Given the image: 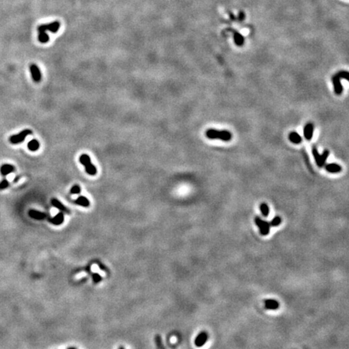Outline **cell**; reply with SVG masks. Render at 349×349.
<instances>
[{"label":"cell","instance_id":"8992f818","mask_svg":"<svg viewBox=\"0 0 349 349\" xmlns=\"http://www.w3.org/2000/svg\"><path fill=\"white\" fill-rule=\"evenodd\" d=\"M208 339H209V336H208V334L205 332H201V333L198 334L197 337H196L195 340H194V343H195V345L197 346V347H203V346L205 345V343H206V342L208 341Z\"/></svg>","mask_w":349,"mask_h":349},{"label":"cell","instance_id":"ac0fdd59","mask_svg":"<svg viewBox=\"0 0 349 349\" xmlns=\"http://www.w3.org/2000/svg\"><path fill=\"white\" fill-rule=\"evenodd\" d=\"M289 139L291 142H293V144H300L302 141V137L297 133V132H291L289 135Z\"/></svg>","mask_w":349,"mask_h":349},{"label":"cell","instance_id":"83f0119b","mask_svg":"<svg viewBox=\"0 0 349 349\" xmlns=\"http://www.w3.org/2000/svg\"><path fill=\"white\" fill-rule=\"evenodd\" d=\"M68 349H76V348H75V347H69Z\"/></svg>","mask_w":349,"mask_h":349},{"label":"cell","instance_id":"9c48e42d","mask_svg":"<svg viewBox=\"0 0 349 349\" xmlns=\"http://www.w3.org/2000/svg\"><path fill=\"white\" fill-rule=\"evenodd\" d=\"M303 133H304V137L306 140H311L313 137V134H314V125L312 123L306 124L304 127Z\"/></svg>","mask_w":349,"mask_h":349},{"label":"cell","instance_id":"484cf974","mask_svg":"<svg viewBox=\"0 0 349 349\" xmlns=\"http://www.w3.org/2000/svg\"><path fill=\"white\" fill-rule=\"evenodd\" d=\"M80 192H81V188H80V186L78 185V184L74 185L71 187V189H70V193L71 194H79Z\"/></svg>","mask_w":349,"mask_h":349},{"label":"cell","instance_id":"7a4b0ae2","mask_svg":"<svg viewBox=\"0 0 349 349\" xmlns=\"http://www.w3.org/2000/svg\"><path fill=\"white\" fill-rule=\"evenodd\" d=\"M80 162L85 167V170L86 172L90 175V176H95L97 173V169L93 164L92 163L90 157L88 156L87 154H82L79 158Z\"/></svg>","mask_w":349,"mask_h":349},{"label":"cell","instance_id":"ba28073f","mask_svg":"<svg viewBox=\"0 0 349 349\" xmlns=\"http://www.w3.org/2000/svg\"><path fill=\"white\" fill-rule=\"evenodd\" d=\"M30 72H31V75L32 79L34 80V82H39L41 80V73L39 67H37L36 64H31L30 65Z\"/></svg>","mask_w":349,"mask_h":349},{"label":"cell","instance_id":"44dd1931","mask_svg":"<svg viewBox=\"0 0 349 349\" xmlns=\"http://www.w3.org/2000/svg\"><path fill=\"white\" fill-rule=\"evenodd\" d=\"M38 41L41 43H47L49 41V35L45 32H39L38 34Z\"/></svg>","mask_w":349,"mask_h":349},{"label":"cell","instance_id":"2e32d148","mask_svg":"<svg viewBox=\"0 0 349 349\" xmlns=\"http://www.w3.org/2000/svg\"><path fill=\"white\" fill-rule=\"evenodd\" d=\"M61 23L59 21H53L52 23H46V29L47 31H49L53 33H56L60 28Z\"/></svg>","mask_w":349,"mask_h":349},{"label":"cell","instance_id":"5b68a950","mask_svg":"<svg viewBox=\"0 0 349 349\" xmlns=\"http://www.w3.org/2000/svg\"><path fill=\"white\" fill-rule=\"evenodd\" d=\"M255 222H256V226H258V228L259 229L260 234L262 235H267L270 232V224L269 222H267L266 221L262 220L259 217H256L255 218Z\"/></svg>","mask_w":349,"mask_h":349},{"label":"cell","instance_id":"d6986e66","mask_svg":"<svg viewBox=\"0 0 349 349\" xmlns=\"http://www.w3.org/2000/svg\"><path fill=\"white\" fill-rule=\"evenodd\" d=\"M27 148L31 151H37L40 148V142L36 139H32L27 144Z\"/></svg>","mask_w":349,"mask_h":349},{"label":"cell","instance_id":"8fae6325","mask_svg":"<svg viewBox=\"0 0 349 349\" xmlns=\"http://www.w3.org/2000/svg\"><path fill=\"white\" fill-rule=\"evenodd\" d=\"M264 306L267 310H275L280 307V303L274 299H266L264 301Z\"/></svg>","mask_w":349,"mask_h":349},{"label":"cell","instance_id":"7402d4cb","mask_svg":"<svg viewBox=\"0 0 349 349\" xmlns=\"http://www.w3.org/2000/svg\"><path fill=\"white\" fill-rule=\"evenodd\" d=\"M154 340H155V343H156V346L157 347H158V349H165V347H164L163 343H162V339L159 335L155 336Z\"/></svg>","mask_w":349,"mask_h":349},{"label":"cell","instance_id":"d4e9b609","mask_svg":"<svg viewBox=\"0 0 349 349\" xmlns=\"http://www.w3.org/2000/svg\"><path fill=\"white\" fill-rule=\"evenodd\" d=\"M337 74L339 76V78H343V79H346V80H348L349 79V74L347 71H346V70H341V71H339V72L337 73Z\"/></svg>","mask_w":349,"mask_h":349},{"label":"cell","instance_id":"603a6c76","mask_svg":"<svg viewBox=\"0 0 349 349\" xmlns=\"http://www.w3.org/2000/svg\"><path fill=\"white\" fill-rule=\"evenodd\" d=\"M281 218L280 217L277 216L271 221V222H270L269 224H270V226L276 227V226H278L279 225H281Z\"/></svg>","mask_w":349,"mask_h":349},{"label":"cell","instance_id":"4fadbf2b","mask_svg":"<svg viewBox=\"0 0 349 349\" xmlns=\"http://www.w3.org/2000/svg\"><path fill=\"white\" fill-rule=\"evenodd\" d=\"M49 222L53 225H55V226L62 225L63 223V222H64V213L60 212V213H57L56 216H54L52 218H49Z\"/></svg>","mask_w":349,"mask_h":349},{"label":"cell","instance_id":"f1b7e54d","mask_svg":"<svg viewBox=\"0 0 349 349\" xmlns=\"http://www.w3.org/2000/svg\"><path fill=\"white\" fill-rule=\"evenodd\" d=\"M119 349H125V347H121Z\"/></svg>","mask_w":349,"mask_h":349},{"label":"cell","instance_id":"7c38bea8","mask_svg":"<svg viewBox=\"0 0 349 349\" xmlns=\"http://www.w3.org/2000/svg\"><path fill=\"white\" fill-rule=\"evenodd\" d=\"M28 214L32 218L36 219V220H43L47 217L46 213L41 212V211L35 210V209H31L28 212Z\"/></svg>","mask_w":349,"mask_h":349},{"label":"cell","instance_id":"6da1fadb","mask_svg":"<svg viewBox=\"0 0 349 349\" xmlns=\"http://www.w3.org/2000/svg\"><path fill=\"white\" fill-rule=\"evenodd\" d=\"M205 136L209 139H220L224 142H229L232 138V134L227 130H216L209 129L205 132Z\"/></svg>","mask_w":349,"mask_h":349},{"label":"cell","instance_id":"ffe728a7","mask_svg":"<svg viewBox=\"0 0 349 349\" xmlns=\"http://www.w3.org/2000/svg\"><path fill=\"white\" fill-rule=\"evenodd\" d=\"M259 209H260L262 215H263V217H267L269 215V207H268V205H267L266 203H263V204H261L260 206H259Z\"/></svg>","mask_w":349,"mask_h":349},{"label":"cell","instance_id":"3957f363","mask_svg":"<svg viewBox=\"0 0 349 349\" xmlns=\"http://www.w3.org/2000/svg\"><path fill=\"white\" fill-rule=\"evenodd\" d=\"M312 153H313V155H314V159H315L316 164H317L318 167H322L325 165L327 158L328 156H329V154H330L329 150H325L322 154H318V151L317 150V149H316V147H313Z\"/></svg>","mask_w":349,"mask_h":349},{"label":"cell","instance_id":"277c9868","mask_svg":"<svg viewBox=\"0 0 349 349\" xmlns=\"http://www.w3.org/2000/svg\"><path fill=\"white\" fill-rule=\"evenodd\" d=\"M32 132L31 129H23V131L20 132V133H17V134L11 136V137L9 138V141H10V142L12 143V144H19V143H21L22 142H23L24 139H25L28 135L32 134Z\"/></svg>","mask_w":349,"mask_h":349},{"label":"cell","instance_id":"30bf717a","mask_svg":"<svg viewBox=\"0 0 349 349\" xmlns=\"http://www.w3.org/2000/svg\"><path fill=\"white\" fill-rule=\"evenodd\" d=\"M51 204H52V205H53L55 208H57V209H59L61 212H62V213H67V214H70V210H69L67 207L63 205L62 203L60 201H58L57 199H56V198H53V199L51 200Z\"/></svg>","mask_w":349,"mask_h":349},{"label":"cell","instance_id":"e0dca14e","mask_svg":"<svg viewBox=\"0 0 349 349\" xmlns=\"http://www.w3.org/2000/svg\"><path fill=\"white\" fill-rule=\"evenodd\" d=\"M74 203H75L76 205H81V206L85 207V208H87V207L90 206V201H89V200H88L87 197H83V196H80V197H78V198L74 201Z\"/></svg>","mask_w":349,"mask_h":349},{"label":"cell","instance_id":"5bb4252c","mask_svg":"<svg viewBox=\"0 0 349 349\" xmlns=\"http://www.w3.org/2000/svg\"><path fill=\"white\" fill-rule=\"evenodd\" d=\"M15 170H16L15 167L11 165V164H4L0 168V173L2 176H6L12 172H15Z\"/></svg>","mask_w":349,"mask_h":349},{"label":"cell","instance_id":"4316f807","mask_svg":"<svg viewBox=\"0 0 349 349\" xmlns=\"http://www.w3.org/2000/svg\"><path fill=\"white\" fill-rule=\"evenodd\" d=\"M8 186H9V182H8V180L7 179H4V180H2V181L0 182V190L6 189Z\"/></svg>","mask_w":349,"mask_h":349},{"label":"cell","instance_id":"9a60e30c","mask_svg":"<svg viewBox=\"0 0 349 349\" xmlns=\"http://www.w3.org/2000/svg\"><path fill=\"white\" fill-rule=\"evenodd\" d=\"M325 169L327 170V172H330V173H339L342 171L341 166H339V164L336 163L327 164L325 166Z\"/></svg>","mask_w":349,"mask_h":349},{"label":"cell","instance_id":"52a82bcc","mask_svg":"<svg viewBox=\"0 0 349 349\" xmlns=\"http://www.w3.org/2000/svg\"><path fill=\"white\" fill-rule=\"evenodd\" d=\"M341 78H339V76L337 74H336L332 78V82H333V86H334V91L335 93L338 96L341 95L343 93V86H342L341 82H340Z\"/></svg>","mask_w":349,"mask_h":349},{"label":"cell","instance_id":"cb8c5ba5","mask_svg":"<svg viewBox=\"0 0 349 349\" xmlns=\"http://www.w3.org/2000/svg\"><path fill=\"white\" fill-rule=\"evenodd\" d=\"M92 281L95 284H98L102 281V277L99 273H92Z\"/></svg>","mask_w":349,"mask_h":349}]
</instances>
